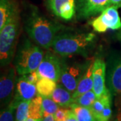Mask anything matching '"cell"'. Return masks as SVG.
<instances>
[{
	"label": "cell",
	"instance_id": "12",
	"mask_svg": "<svg viewBox=\"0 0 121 121\" xmlns=\"http://www.w3.org/2000/svg\"><path fill=\"white\" fill-rule=\"evenodd\" d=\"M110 6V0H78L79 17L86 19L102 13Z\"/></svg>",
	"mask_w": 121,
	"mask_h": 121
},
{
	"label": "cell",
	"instance_id": "25",
	"mask_svg": "<svg viewBox=\"0 0 121 121\" xmlns=\"http://www.w3.org/2000/svg\"><path fill=\"white\" fill-rule=\"evenodd\" d=\"M22 75L24 76V78H26L27 81H28L29 82L32 83H34V84H36V83L38 82L39 79L40 78L36 71H34L32 72L29 73Z\"/></svg>",
	"mask_w": 121,
	"mask_h": 121
},
{
	"label": "cell",
	"instance_id": "27",
	"mask_svg": "<svg viewBox=\"0 0 121 121\" xmlns=\"http://www.w3.org/2000/svg\"><path fill=\"white\" fill-rule=\"evenodd\" d=\"M110 5L114 6L117 8H121V0H110Z\"/></svg>",
	"mask_w": 121,
	"mask_h": 121
},
{
	"label": "cell",
	"instance_id": "5",
	"mask_svg": "<svg viewBox=\"0 0 121 121\" xmlns=\"http://www.w3.org/2000/svg\"><path fill=\"white\" fill-rule=\"evenodd\" d=\"M88 60L83 63H73L71 64L63 62L59 82L63 87L73 94L78 87L79 82L87 65Z\"/></svg>",
	"mask_w": 121,
	"mask_h": 121
},
{
	"label": "cell",
	"instance_id": "30",
	"mask_svg": "<svg viewBox=\"0 0 121 121\" xmlns=\"http://www.w3.org/2000/svg\"><path fill=\"white\" fill-rule=\"evenodd\" d=\"M42 119V118H41ZM41 119H35V118H28V119H27V121H40Z\"/></svg>",
	"mask_w": 121,
	"mask_h": 121
},
{
	"label": "cell",
	"instance_id": "3",
	"mask_svg": "<svg viewBox=\"0 0 121 121\" xmlns=\"http://www.w3.org/2000/svg\"><path fill=\"white\" fill-rule=\"evenodd\" d=\"M20 30L19 15L12 17L0 30V63L1 67L9 65L13 60Z\"/></svg>",
	"mask_w": 121,
	"mask_h": 121
},
{
	"label": "cell",
	"instance_id": "6",
	"mask_svg": "<svg viewBox=\"0 0 121 121\" xmlns=\"http://www.w3.org/2000/svg\"><path fill=\"white\" fill-rule=\"evenodd\" d=\"M90 24L95 32L103 33L108 30L121 29V20L118 8L110 5L104 10L98 17L94 19Z\"/></svg>",
	"mask_w": 121,
	"mask_h": 121
},
{
	"label": "cell",
	"instance_id": "13",
	"mask_svg": "<svg viewBox=\"0 0 121 121\" xmlns=\"http://www.w3.org/2000/svg\"><path fill=\"white\" fill-rule=\"evenodd\" d=\"M38 95L36 84L27 81L24 75L17 79L16 91L12 102L19 104L22 101H31Z\"/></svg>",
	"mask_w": 121,
	"mask_h": 121
},
{
	"label": "cell",
	"instance_id": "21",
	"mask_svg": "<svg viewBox=\"0 0 121 121\" xmlns=\"http://www.w3.org/2000/svg\"><path fill=\"white\" fill-rule=\"evenodd\" d=\"M17 106V104H15L12 101L9 105L1 109L0 114V121H15Z\"/></svg>",
	"mask_w": 121,
	"mask_h": 121
},
{
	"label": "cell",
	"instance_id": "24",
	"mask_svg": "<svg viewBox=\"0 0 121 121\" xmlns=\"http://www.w3.org/2000/svg\"><path fill=\"white\" fill-rule=\"evenodd\" d=\"M68 109L64 107H59L56 112L53 114L55 121H65L68 115Z\"/></svg>",
	"mask_w": 121,
	"mask_h": 121
},
{
	"label": "cell",
	"instance_id": "2",
	"mask_svg": "<svg viewBox=\"0 0 121 121\" xmlns=\"http://www.w3.org/2000/svg\"><path fill=\"white\" fill-rule=\"evenodd\" d=\"M96 36L93 32L59 33L52 45V51L60 56L82 55L87 56L88 51L94 47Z\"/></svg>",
	"mask_w": 121,
	"mask_h": 121
},
{
	"label": "cell",
	"instance_id": "16",
	"mask_svg": "<svg viewBox=\"0 0 121 121\" xmlns=\"http://www.w3.org/2000/svg\"><path fill=\"white\" fill-rule=\"evenodd\" d=\"M52 98L60 107L67 108L74 103L73 94L68 91L61 84H57L51 95Z\"/></svg>",
	"mask_w": 121,
	"mask_h": 121
},
{
	"label": "cell",
	"instance_id": "22",
	"mask_svg": "<svg viewBox=\"0 0 121 121\" xmlns=\"http://www.w3.org/2000/svg\"><path fill=\"white\" fill-rule=\"evenodd\" d=\"M30 101H22L17 105L15 121H26L29 118Z\"/></svg>",
	"mask_w": 121,
	"mask_h": 121
},
{
	"label": "cell",
	"instance_id": "23",
	"mask_svg": "<svg viewBox=\"0 0 121 121\" xmlns=\"http://www.w3.org/2000/svg\"><path fill=\"white\" fill-rule=\"evenodd\" d=\"M59 108V106L51 98V97L43 98V110L44 117L54 114Z\"/></svg>",
	"mask_w": 121,
	"mask_h": 121
},
{
	"label": "cell",
	"instance_id": "15",
	"mask_svg": "<svg viewBox=\"0 0 121 121\" xmlns=\"http://www.w3.org/2000/svg\"><path fill=\"white\" fill-rule=\"evenodd\" d=\"M17 15L19 9L16 0H0V30Z\"/></svg>",
	"mask_w": 121,
	"mask_h": 121
},
{
	"label": "cell",
	"instance_id": "31",
	"mask_svg": "<svg viewBox=\"0 0 121 121\" xmlns=\"http://www.w3.org/2000/svg\"><path fill=\"white\" fill-rule=\"evenodd\" d=\"M118 121H121V118H119V119H118Z\"/></svg>",
	"mask_w": 121,
	"mask_h": 121
},
{
	"label": "cell",
	"instance_id": "7",
	"mask_svg": "<svg viewBox=\"0 0 121 121\" xmlns=\"http://www.w3.org/2000/svg\"><path fill=\"white\" fill-rule=\"evenodd\" d=\"M63 60L55 53L47 51L42 62L36 70L40 78H47L59 82L60 79Z\"/></svg>",
	"mask_w": 121,
	"mask_h": 121
},
{
	"label": "cell",
	"instance_id": "20",
	"mask_svg": "<svg viewBox=\"0 0 121 121\" xmlns=\"http://www.w3.org/2000/svg\"><path fill=\"white\" fill-rule=\"evenodd\" d=\"M96 99L97 98L94 91L90 90L75 98L74 103L82 106L90 108Z\"/></svg>",
	"mask_w": 121,
	"mask_h": 121
},
{
	"label": "cell",
	"instance_id": "1",
	"mask_svg": "<svg viewBox=\"0 0 121 121\" xmlns=\"http://www.w3.org/2000/svg\"><path fill=\"white\" fill-rule=\"evenodd\" d=\"M64 28L60 24L48 19L36 8L32 9L25 25L30 39L44 49L52 47L56 36Z\"/></svg>",
	"mask_w": 121,
	"mask_h": 121
},
{
	"label": "cell",
	"instance_id": "10",
	"mask_svg": "<svg viewBox=\"0 0 121 121\" xmlns=\"http://www.w3.org/2000/svg\"><path fill=\"white\" fill-rule=\"evenodd\" d=\"M106 64L103 59H95L93 70V89L96 98H99L106 94L109 90L106 86Z\"/></svg>",
	"mask_w": 121,
	"mask_h": 121
},
{
	"label": "cell",
	"instance_id": "4",
	"mask_svg": "<svg viewBox=\"0 0 121 121\" xmlns=\"http://www.w3.org/2000/svg\"><path fill=\"white\" fill-rule=\"evenodd\" d=\"M44 52L38 44L26 39L20 47L14 59L17 73L25 75L36 71L43 59Z\"/></svg>",
	"mask_w": 121,
	"mask_h": 121
},
{
	"label": "cell",
	"instance_id": "14",
	"mask_svg": "<svg viewBox=\"0 0 121 121\" xmlns=\"http://www.w3.org/2000/svg\"><path fill=\"white\" fill-rule=\"evenodd\" d=\"M95 60L91 59L88 60L87 65L80 79L75 91L73 94V99L93 89V70Z\"/></svg>",
	"mask_w": 121,
	"mask_h": 121
},
{
	"label": "cell",
	"instance_id": "9",
	"mask_svg": "<svg viewBox=\"0 0 121 121\" xmlns=\"http://www.w3.org/2000/svg\"><path fill=\"white\" fill-rule=\"evenodd\" d=\"M16 72L15 67H9L1 77L0 101L1 106H7L14 97L15 86H16L17 82Z\"/></svg>",
	"mask_w": 121,
	"mask_h": 121
},
{
	"label": "cell",
	"instance_id": "18",
	"mask_svg": "<svg viewBox=\"0 0 121 121\" xmlns=\"http://www.w3.org/2000/svg\"><path fill=\"white\" fill-rule=\"evenodd\" d=\"M70 108L73 110L79 121H96L90 108L73 103L71 105Z\"/></svg>",
	"mask_w": 121,
	"mask_h": 121
},
{
	"label": "cell",
	"instance_id": "29",
	"mask_svg": "<svg viewBox=\"0 0 121 121\" xmlns=\"http://www.w3.org/2000/svg\"><path fill=\"white\" fill-rule=\"evenodd\" d=\"M117 39L120 42V43L121 44V29L119 30V31L117 32Z\"/></svg>",
	"mask_w": 121,
	"mask_h": 121
},
{
	"label": "cell",
	"instance_id": "28",
	"mask_svg": "<svg viewBox=\"0 0 121 121\" xmlns=\"http://www.w3.org/2000/svg\"><path fill=\"white\" fill-rule=\"evenodd\" d=\"M40 121H55V118H54V115L53 114H50L46 117H44Z\"/></svg>",
	"mask_w": 121,
	"mask_h": 121
},
{
	"label": "cell",
	"instance_id": "19",
	"mask_svg": "<svg viewBox=\"0 0 121 121\" xmlns=\"http://www.w3.org/2000/svg\"><path fill=\"white\" fill-rule=\"evenodd\" d=\"M43 96L36 95L30 102L29 106V117L35 119H41L44 117L43 110Z\"/></svg>",
	"mask_w": 121,
	"mask_h": 121
},
{
	"label": "cell",
	"instance_id": "8",
	"mask_svg": "<svg viewBox=\"0 0 121 121\" xmlns=\"http://www.w3.org/2000/svg\"><path fill=\"white\" fill-rule=\"evenodd\" d=\"M106 85L112 95H121V56L114 55L106 65Z\"/></svg>",
	"mask_w": 121,
	"mask_h": 121
},
{
	"label": "cell",
	"instance_id": "17",
	"mask_svg": "<svg viewBox=\"0 0 121 121\" xmlns=\"http://www.w3.org/2000/svg\"><path fill=\"white\" fill-rule=\"evenodd\" d=\"M38 94L43 97H51L52 93L56 88V82L47 78H40L36 83Z\"/></svg>",
	"mask_w": 121,
	"mask_h": 121
},
{
	"label": "cell",
	"instance_id": "26",
	"mask_svg": "<svg viewBox=\"0 0 121 121\" xmlns=\"http://www.w3.org/2000/svg\"><path fill=\"white\" fill-rule=\"evenodd\" d=\"M65 121H79L77 118V117L75 116V114H74L73 110L71 109L69 110V112H68V115L67 117V118L65 119Z\"/></svg>",
	"mask_w": 121,
	"mask_h": 121
},
{
	"label": "cell",
	"instance_id": "11",
	"mask_svg": "<svg viewBox=\"0 0 121 121\" xmlns=\"http://www.w3.org/2000/svg\"><path fill=\"white\" fill-rule=\"evenodd\" d=\"M77 0H47L48 8L52 13L62 20L68 21L74 17Z\"/></svg>",
	"mask_w": 121,
	"mask_h": 121
}]
</instances>
